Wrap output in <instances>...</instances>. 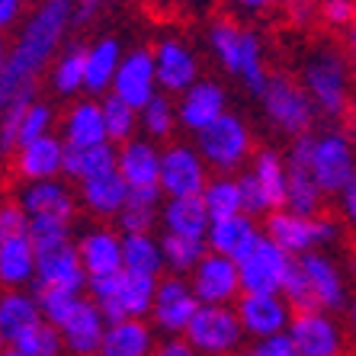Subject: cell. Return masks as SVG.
I'll return each instance as SVG.
<instances>
[{
    "mask_svg": "<svg viewBox=\"0 0 356 356\" xmlns=\"http://www.w3.org/2000/svg\"><path fill=\"white\" fill-rule=\"evenodd\" d=\"M33 292H35V298H39L42 318L49 324H55V327H61V324L81 308L83 298H87V296H81V292H58V289H33Z\"/></svg>",
    "mask_w": 356,
    "mask_h": 356,
    "instance_id": "obj_47",
    "label": "cell"
},
{
    "mask_svg": "<svg viewBox=\"0 0 356 356\" xmlns=\"http://www.w3.org/2000/svg\"><path fill=\"white\" fill-rule=\"evenodd\" d=\"M347 58H350V67H353V81H356V26L347 33Z\"/></svg>",
    "mask_w": 356,
    "mask_h": 356,
    "instance_id": "obj_58",
    "label": "cell"
},
{
    "mask_svg": "<svg viewBox=\"0 0 356 356\" xmlns=\"http://www.w3.org/2000/svg\"><path fill=\"white\" fill-rule=\"evenodd\" d=\"M202 202H206V212L212 222L244 216V190H241V180L238 177L216 174L209 180L206 193H202Z\"/></svg>",
    "mask_w": 356,
    "mask_h": 356,
    "instance_id": "obj_40",
    "label": "cell"
},
{
    "mask_svg": "<svg viewBox=\"0 0 356 356\" xmlns=\"http://www.w3.org/2000/svg\"><path fill=\"white\" fill-rule=\"evenodd\" d=\"M289 340L298 356H343L350 334L331 312H296Z\"/></svg>",
    "mask_w": 356,
    "mask_h": 356,
    "instance_id": "obj_16",
    "label": "cell"
},
{
    "mask_svg": "<svg viewBox=\"0 0 356 356\" xmlns=\"http://www.w3.org/2000/svg\"><path fill=\"white\" fill-rule=\"evenodd\" d=\"M260 109H264V119L270 122V129H276L292 141L302 135H312L318 122V109L305 93V87L298 83V77H289L282 71H273L266 90L260 93Z\"/></svg>",
    "mask_w": 356,
    "mask_h": 356,
    "instance_id": "obj_8",
    "label": "cell"
},
{
    "mask_svg": "<svg viewBox=\"0 0 356 356\" xmlns=\"http://www.w3.org/2000/svg\"><path fill=\"white\" fill-rule=\"evenodd\" d=\"M202 302L196 298L190 286V276H174L167 273L158 282V296H154V308H151V324L154 331L167 337H186L193 318L199 315Z\"/></svg>",
    "mask_w": 356,
    "mask_h": 356,
    "instance_id": "obj_14",
    "label": "cell"
},
{
    "mask_svg": "<svg viewBox=\"0 0 356 356\" xmlns=\"http://www.w3.org/2000/svg\"><path fill=\"white\" fill-rule=\"evenodd\" d=\"M39 99V77L19 74L0 61V113L7 109H26Z\"/></svg>",
    "mask_w": 356,
    "mask_h": 356,
    "instance_id": "obj_44",
    "label": "cell"
},
{
    "mask_svg": "<svg viewBox=\"0 0 356 356\" xmlns=\"http://www.w3.org/2000/svg\"><path fill=\"white\" fill-rule=\"evenodd\" d=\"M74 244L90 282L113 280V276L122 273V234H119V228L90 225L77 234Z\"/></svg>",
    "mask_w": 356,
    "mask_h": 356,
    "instance_id": "obj_22",
    "label": "cell"
},
{
    "mask_svg": "<svg viewBox=\"0 0 356 356\" xmlns=\"http://www.w3.org/2000/svg\"><path fill=\"white\" fill-rule=\"evenodd\" d=\"M154 67H158L161 93L167 97H183V93L202 81V65H199V51L193 49L183 35L170 33L161 35L154 45Z\"/></svg>",
    "mask_w": 356,
    "mask_h": 356,
    "instance_id": "obj_15",
    "label": "cell"
},
{
    "mask_svg": "<svg viewBox=\"0 0 356 356\" xmlns=\"http://www.w3.org/2000/svg\"><path fill=\"white\" fill-rule=\"evenodd\" d=\"M260 238H264V225L244 212V216L225 218V222H212L206 244L212 254H222L228 260H244Z\"/></svg>",
    "mask_w": 356,
    "mask_h": 356,
    "instance_id": "obj_32",
    "label": "cell"
},
{
    "mask_svg": "<svg viewBox=\"0 0 356 356\" xmlns=\"http://www.w3.org/2000/svg\"><path fill=\"white\" fill-rule=\"evenodd\" d=\"M71 26H74V0H39L23 17L17 35L0 61L19 74L42 81V74H49L51 61L65 49Z\"/></svg>",
    "mask_w": 356,
    "mask_h": 356,
    "instance_id": "obj_1",
    "label": "cell"
},
{
    "mask_svg": "<svg viewBox=\"0 0 356 356\" xmlns=\"http://www.w3.org/2000/svg\"><path fill=\"white\" fill-rule=\"evenodd\" d=\"M161 244H164V260H167V273L174 276H193L202 257L209 254L206 241L196 238H177V234H161Z\"/></svg>",
    "mask_w": 356,
    "mask_h": 356,
    "instance_id": "obj_42",
    "label": "cell"
},
{
    "mask_svg": "<svg viewBox=\"0 0 356 356\" xmlns=\"http://www.w3.org/2000/svg\"><path fill=\"white\" fill-rule=\"evenodd\" d=\"M161 161L164 145L138 135L119 148V174L129 183V190H161Z\"/></svg>",
    "mask_w": 356,
    "mask_h": 356,
    "instance_id": "obj_26",
    "label": "cell"
},
{
    "mask_svg": "<svg viewBox=\"0 0 356 356\" xmlns=\"http://www.w3.org/2000/svg\"><path fill=\"white\" fill-rule=\"evenodd\" d=\"M298 83L315 103L318 116L347 119L353 109V67H350L347 51L334 49V45H318L302 58L298 67Z\"/></svg>",
    "mask_w": 356,
    "mask_h": 356,
    "instance_id": "obj_4",
    "label": "cell"
},
{
    "mask_svg": "<svg viewBox=\"0 0 356 356\" xmlns=\"http://www.w3.org/2000/svg\"><path fill=\"white\" fill-rule=\"evenodd\" d=\"M125 49L116 35H103V39H93L87 45V87H83V97L103 99L113 93V83L122 67Z\"/></svg>",
    "mask_w": 356,
    "mask_h": 356,
    "instance_id": "obj_31",
    "label": "cell"
},
{
    "mask_svg": "<svg viewBox=\"0 0 356 356\" xmlns=\"http://www.w3.org/2000/svg\"><path fill=\"white\" fill-rule=\"evenodd\" d=\"M244 190V212L254 218L273 216L286 209V190H289V164L286 154L276 148H257L250 164L238 174Z\"/></svg>",
    "mask_w": 356,
    "mask_h": 356,
    "instance_id": "obj_7",
    "label": "cell"
},
{
    "mask_svg": "<svg viewBox=\"0 0 356 356\" xmlns=\"http://www.w3.org/2000/svg\"><path fill=\"white\" fill-rule=\"evenodd\" d=\"M61 122V116L55 113V106H51L49 99H35L33 106H26L23 119H19V148L23 145H33V141L39 138H49V135H55V125Z\"/></svg>",
    "mask_w": 356,
    "mask_h": 356,
    "instance_id": "obj_46",
    "label": "cell"
},
{
    "mask_svg": "<svg viewBox=\"0 0 356 356\" xmlns=\"http://www.w3.org/2000/svg\"><path fill=\"white\" fill-rule=\"evenodd\" d=\"M266 238H273L289 257H305V254H315V250H327L334 248L343 234V222L327 212L321 216H302V212H292V209H280L273 216H266L264 222Z\"/></svg>",
    "mask_w": 356,
    "mask_h": 356,
    "instance_id": "obj_6",
    "label": "cell"
},
{
    "mask_svg": "<svg viewBox=\"0 0 356 356\" xmlns=\"http://www.w3.org/2000/svg\"><path fill=\"white\" fill-rule=\"evenodd\" d=\"M241 13H266L273 7H286V0H232Z\"/></svg>",
    "mask_w": 356,
    "mask_h": 356,
    "instance_id": "obj_55",
    "label": "cell"
},
{
    "mask_svg": "<svg viewBox=\"0 0 356 356\" xmlns=\"http://www.w3.org/2000/svg\"><path fill=\"white\" fill-rule=\"evenodd\" d=\"M103 103V119H106V138L109 145L122 148L125 141H132L141 135V113L135 106H129L125 99H119L116 93L99 99Z\"/></svg>",
    "mask_w": 356,
    "mask_h": 356,
    "instance_id": "obj_41",
    "label": "cell"
},
{
    "mask_svg": "<svg viewBox=\"0 0 356 356\" xmlns=\"http://www.w3.org/2000/svg\"><path fill=\"white\" fill-rule=\"evenodd\" d=\"M154 356H202V353H196L186 337H167V340H161V347Z\"/></svg>",
    "mask_w": 356,
    "mask_h": 356,
    "instance_id": "obj_53",
    "label": "cell"
},
{
    "mask_svg": "<svg viewBox=\"0 0 356 356\" xmlns=\"http://www.w3.org/2000/svg\"><path fill=\"white\" fill-rule=\"evenodd\" d=\"M10 347L23 356H65L67 353L61 331L55 324L45 321V318H42L39 324H33V327H26L19 337H13Z\"/></svg>",
    "mask_w": 356,
    "mask_h": 356,
    "instance_id": "obj_45",
    "label": "cell"
},
{
    "mask_svg": "<svg viewBox=\"0 0 356 356\" xmlns=\"http://www.w3.org/2000/svg\"><path fill=\"white\" fill-rule=\"evenodd\" d=\"M234 308H238L241 327L254 343L289 334L292 318H296V308L286 302L282 292H244Z\"/></svg>",
    "mask_w": 356,
    "mask_h": 356,
    "instance_id": "obj_18",
    "label": "cell"
},
{
    "mask_svg": "<svg viewBox=\"0 0 356 356\" xmlns=\"http://www.w3.org/2000/svg\"><path fill=\"white\" fill-rule=\"evenodd\" d=\"M161 209H164L161 190H132L116 218L119 234H154V228H161Z\"/></svg>",
    "mask_w": 356,
    "mask_h": 356,
    "instance_id": "obj_38",
    "label": "cell"
},
{
    "mask_svg": "<svg viewBox=\"0 0 356 356\" xmlns=\"http://www.w3.org/2000/svg\"><path fill=\"white\" fill-rule=\"evenodd\" d=\"M29 232V218L26 212L19 209V202L13 196L3 199L0 206V238H10V234H26Z\"/></svg>",
    "mask_w": 356,
    "mask_h": 356,
    "instance_id": "obj_50",
    "label": "cell"
},
{
    "mask_svg": "<svg viewBox=\"0 0 356 356\" xmlns=\"http://www.w3.org/2000/svg\"><path fill=\"white\" fill-rule=\"evenodd\" d=\"M212 180V167L193 141H167L161 161V193L164 199L202 196Z\"/></svg>",
    "mask_w": 356,
    "mask_h": 356,
    "instance_id": "obj_12",
    "label": "cell"
},
{
    "mask_svg": "<svg viewBox=\"0 0 356 356\" xmlns=\"http://www.w3.org/2000/svg\"><path fill=\"white\" fill-rule=\"evenodd\" d=\"M90 280L81 264L77 244H65V248L45 250L39 254V276H35L33 289H58V292H87Z\"/></svg>",
    "mask_w": 356,
    "mask_h": 356,
    "instance_id": "obj_28",
    "label": "cell"
},
{
    "mask_svg": "<svg viewBox=\"0 0 356 356\" xmlns=\"http://www.w3.org/2000/svg\"><path fill=\"white\" fill-rule=\"evenodd\" d=\"M158 282L148 276L135 273H119L113 280H99L87 286V296L99 305V312L106 315V321H151V308H154V296H158Z\"/></svg>",
    "mask_w": 356,
    "mask_h": 356,
    "instance_id": "obj_9",
    "label": "cell"
},
{
    "mask_svg": "<svg viewBox=\"0 0 356 356\" xmlns=\"http://www.w3.org/2000/svg\"><path fill=\"white\" fill-rule=\"evenodd\" d=\"M312 170H315L318 183H321V190L327 196L343 193L356 180V138L340 125L315 132Z\"/></svg>",
    "mask_w": 356,
    "mask_h": 356,
    "instance_id": "obj_10",
    "label": "cell"
},
{
    "mask_svg": "<svg viewBox=\"0 0 356 356\" xmlns=\"http://www.w3.org/2000/svg\"><path fill=\"white\" fill-rule=\"evenodd\" d=\"M0 356H23V353H17L13 347H3V353H0Z\"/></svg>",
    "mask_w": 356,
    "mask_h": 356,
    "instance_id": "obj_59",
    "label": "cell"
},
{
    "mask_svg": "<svg viewBox=\"0 0 356 356\" xmlns=\"http://www.w3.org/2000/svg\"><path fill=\"white\" fill-rule=\"evenodd\" d=\"M113 93L119 99H125L129 106L141 109L148 106L151 99L161 93L158 83V67H154V51L138 45V49H125L122 67L116 74V83H113Z\"/></svg>",
    "mask_w": 356,
    "mask_h": 356,
    "instance_id": "obj_24",
    "label": "cell"
},
{
    "mask_svg": "<svg viewBox=\"0 0 356 356\" xmlns=\"http://www.w3.org/2000/svg\"><path fill=\"white\" fill-rule=\"evenodd\" d=\"M312 145L315 132L302 135L286 151V164H289V190H286V209L302 212V216H321L327 193L321 190L315 170H312Z\"/></svg>",
    "mask_w": 356,
    "mask_h": 356,
    "instance_id": "obj_17",
    "label": "cell"
},
{
    "mask_svg": "<svg viewBox=\"0 0 356 356\" xmlns=\"http://www.w3.org/2000/svg\"><path fill=\"white\" fill-rule=\"evenodd\" d=\"M10 196L19 202L29 222H77V186L71 180H42V183H17V190Z\"/></svg>",
    "mask_w": 356,
    "mask_h": 356,
    "instance_id": "obj_13",
    "label": "cell"
},
{
    "mask_svg": "<svg viewBox=\"0 0 356 356\" xmlns=\"http://www.w3.org/2000/svg\"><path fill=\"white\" fill-rule=\"evenodd\" d=\"M209 228H212V218H209V212H206L202 196L164 199V209H161V234L206 241Z\"/></svg>",
    "mask_w": 356,
    "mask_h": 356,
    "instance_id": "obj_33",
    "label": "cell"
},
{
    "mask_svg": "<svg viewBox=\"0 0 356 356\" xmlns=\"http://www.w3.org/2000/svg\"><path fill=\"white\" fill-rule=\"evenodd\" d=\"M119 167V148L116 145H97V148H67V161H65V180L77 183L99 177L106 170Z\"/></svg>",
    "mask_w": 356,
    "mask_h": 356,
    "instance_id": "obj_39",
    "label": "cell"
},
{
    "mask_svg": "<svg viewBox=\"0 0 356 356\" xmlns=\"http://www.w3.org/2000/svg\"><path fill=\"white\" fill-rule=\"evenodd\" d=\"M42 321V308L33 289H7L0 298V340L3 347L13 343V337Z\"/></svg>",
    "mask_w": 356,
    "mask_h": 356,
    "instance_id": "obj_37",
    "label": "cell"
},
{
    "mask_svg": "<svg viewBox=\"0 0 356 356\" xmlns=\"http://www.w3.org/2000/svg\"><path fill=\"white\" fill-rule=\"evenodd\" d=\"M228 90L225 83L202 77L196 87L177 97V116H180V129L196 138L199 132H206L209 125H216L222 116H228Z\"/></svg>",
    "mask_w": 356,
    "mask_h": 356,
    "instance_id": "obj_23",
    "label": "cell"
},
{
    "mask_svg": "<svg viewBox=\"0 0 356 356\" xmlns=\"http://www.w3.org/2000/svg\"><path fill=\"white\" fill-rule=\"evenodd\" d=\"M321 23L350 33L356 26V0H321Z\"/></svg>",
    "mask_w": 356,
    "mask_h": 356,
    "instance_id": "obj_48",
    "label": "cell"
},
{
    "mask_svg": "<svg viewBox=\"0 0 356 356\" xmlns=\"http://www.w3.org/2000/svg\"><path fill=\"white\" fill-rule=\"evenodd\" d=\"M58 135L67 141V148H97L106 145V119H103V103L93 97L71 99L61 113Z\"/></svg>",
    "mask_w": 356,
    "mask_h": 356,
    "instance_id": "obj_25",
    "label": "cell"
},
{
    "mask_svg": "<svg viewBox=\"0 0 356 356\" xmlns=\"http://www.w3.org/2000/svg\"><path fill=\"white\" fill-rule=\"evenodd\" d=\"M334 199H337V216L343 222V228H353L356 232V180L343 193H337Z\"/></svg>",
    "mask_w": 356,
    "mask_h": 356,
    "instance_id": "obj_52",
    "label": "cell"
},
{
    "mask_svg": "<svg viewBox=\"0 0 356 356\" xmlns=\"http://www.w3.org/2000/svg\"><path fill=\"white\" fill-rule=\"evenodd\" d=\"M241 356H298L296 347H292L289 334H280V337H270V340H257V343H250L248 350Z\"/></svg>",
    "mask_w": 356,
    "mask_h": 356,
    "instance_id": "obj_51",
    "label": "cell"
},
{
    "mask_svg": "<svg viewBox=\"0 0 356 356\" xmlns=\"http://www.w3.org/2000/svg\"><path fill=\"white\" fill-rule=\"evenodd\" d=\"M241 266V282H244V292H282L286 280H289L296 257H289L286 250L276 244L273 238H264L254 244L244 260H238Z\"/></svg>",
    "mask_w": 356,
    "mask_h": 356,
    "instance_id": "obj_19",
    "label": "cell"
},
{
    "mask_svg": "<svg viewBox=\"0 0 356 356\" xmlns=\"http://www.w3.org/2000/svg\"><path fill=\"white\" fill-rule=\"evenodd\" d=\"M186 340L202 356H241L248 334L234 305H202L186 331Z\"/></svg>",
    "mask_w": 356,
    "mask_h": 356,
    "instance_id": "obj_11",
    "label": "cell"
},
{
    "mask_svg": "<svg viewBox=\"0 0 356 356\" xmlns=\"http://www.w3.org/2000/svg\"><path fill=\"white\" fill-rule=\"evenodd\" d=\"M49 87L58 97H77L81 99L83 87H87V45L83 42H71L61 49V55L51 61L49 67Z\"/></svg>",
    "mask_w": 356,
    "mask_h": 356,
    "instance_id": "obj_35",
    "label": "cell"
},
{
    "mask_svg": "<svg viewBox=\"0 0 356 356\" xmlns=\"http://www.w3.org/2000/svg\"><path fill=\"white\" fill-rule=\"evenodd\" d=\"M19 3H26V0H19Z\"/></svg>",
    "mask_w": 356,
    "mask_h": 356,
    "instance_id": "obj_61",
    "label": "cell"
},
{
    "mask_svg": "<svg viewBox=\"0 0 356 356\" xmlns=\"http://www.w3.org/2000/svg\"><path fill=\"white\" fill-rule=\"evenodd\" d=\"M129 193L132 190H129V183L122 180L119 167L77 183V202H81L83 212L90 218H97V222H116L125 206V199H129Z\"/></svg>",
    "mask_w": 356,
    "mask_h": 356,
    "instance_id": "obj_27",
    "label": "cell"
},
{
    "mask_svg": "<svg viewBox=\"0 0 356 356\" xmlns=\"http://www.w3.org/2000/svg\"><path fill=\"white\" fill-rule=\"evenodd\" d=\"M122 270L148 280L167 276L164 244L158 234H122Z\"/></svg>",
    "mask_w": 356,
    "mask_h": 356,
    "instance_id": "obj_36",
    "label": "cell"
},
{
    "mask_svg": "<svg viewBox=\"0 0 356 356\" xmlns=\"http://www.w3.org/2000/svg\"><path fill=\"white\" fill-rule=\"evenodd\" d=\"M282 296L296 312H331V315L347 312V305L353 302L350 280L331 250H315L298 257L282 286Z\"/></svg>",
    "mask_w": 356,
    "mask_h": 356,
    "instance_id": "obj_2",
    "label": "cell"
},
{
    "mask_svg": "<svg viewBox=\"0 0 356 356\" xmlns=\"http://www.w3.org/2000/svg\"><path fill=\"white\" fill-rule=\"evenodd\" d=\"M209 55L228 77L241 81V87L260 99L273 71L266 67V49L257 29L238 19H216L206 33Z\"/></svg>",
    "mask_w": 356,
    "mask_h": 356,
    "instance_id": "obj_3",
    "label": "cell"
},
{
    "mask_svg": "<svg viewBox=\"0 0 356 356\" xmlns=\"http://www.w3.org/2000/svg\"><path fill=\"white\" fill-rule=\"evenodd\" d=\"M103 3L106 0H74V26H87L90 19H97Z\"/></svg>",
    "mask_w": 356,
    "mask_h": 356,
    "instance_id": "obj_54",
    "label": "cell"
},
{
    "mask_svg": "<svg viewBox=\"0 0 356 356\" xmlns=\"http://www.w3.org/2000/svg\"><path fill=\"white\" fill-rule=\"evenodd\" d=\"M65 161H67V141L55 132L49 138H39L33 145L17 148L7 164L10 174L17 177V183H42L65 177Z\"/></svg>",
    "mask_w": 356,
    "mask_h": 356,
    "instance_id": "obj_21",
    "label": "cell"
},
{
    "mask_svg": "<svg viewBox=\"0 0 356 356\" xmlns=\"http://www.w3.org/2000/svg\"><path fill=\"white\" fill-rule=\"evenodd\" d=\"M282 10L296 29H308L312 23H321V0H286Z\"/></svg>",
    "mask_w": 356,
    "mask_h": 356,
    "instance_id": "obj_49",
    "label": "cell"
},
{
    "mask_svg": "<svg viewBox=\"0 0 356 356\" xmlns=\"http://www.w3.org/2000/svg\"><path fill=\"white\" fill-rule=\"evenodd\" d=\"M174 129H180V116H177V99L158 93L148 106L141 109V135L151 141H167L174 135Z\"/></svg>",
    "mask_w": 356,
    "mask_h": 356,
    "instance_id": "obj_43",
    "label": "cell"
},
{
    "mask_svg": "<svg viewBox=\"0 0 356 356\" xmlns=\"http://www.w3.org/2000/svg\"><path fill=\"white\" fill-rule=\"evenodd\" d=\"M190 286L202 305H238L244 296L238 260H228L222 254H212V250L193 270Z\"/></svg>",
    "mask_w": 356,
    "mask_h": 356,
    "instance_id": "obj_20",
    "label": "cell"
},
{
    "mask_svg": "<svg viewBox=\"0 0 356 356\" xmlns=\"http://www.w3.org/2000/svg\"><path fill=\"white\" fill-rule=\"evenodd\" d=\"M158 347V331L151 321H113L99 356H154Z\"/></svg>",
    "mask_w": 356,
    "mask_h": 356,
    "instance_id": "obj_34",
    "label": "cell"
},
{
    "mask_svg": "<svg viewBox=\"0 0 356 356\" xmlns=\"http://www.w3.org/2000/svg\"><path fill=\"white\" fill-rule=\"evenodd\" d=\"M353 276H356V257H353Z\"/></svg>",
    "mask_w": 356,
    "mask_h": 356,
    "instance_id": "obj_60",
    "label": "cell"
},
{
    "mask_svg": "<svg viewBox=\"0 0 356 356\" xmlns=\"http://www.w3.org/2000/svg\"><path fill=\"white\" fill-rule=\"evenodd\" d=\"M343 327H347V334H350V340L356 343V298L347 305V312H343Z\"/></svg>",
    "mask_w": 356,
    "mask_h": 356,
    "instance_id": "obj_57",
    "label": "cell"
},
{
    "mask_svg": "<svg viewBox=\"0 0 356 356\" xmlns=\"http://www.w3.org/2000/svg\"><path fill=\"white\" fill-rule=\"evenodd\" d=\"M106 327H109L106 315H103L97 302L87 296L81 302V308L61 324L58 331H61V337H65V350L71 356H99Z\"/></svg>",
    "mask_w": 356,
    "mask_h": 356,
    "instance_id": "obj_29",
    "label": "cell"
},
{
    "mask_svg": "<svg viewBox=\"0 0 356 356\" xmlns=\"http://www.w3.org/2000/svg\"><path fill=\"white\" fill-rule=\"evenodd\" d=\"M19 10H23L19 0H0V26H3V29H13L19 19Z\"/></svg>",
    "mask_w": 356,
    "mask_h": 356,
    "instance_id": "obj_56",
    "label": "cell"
},
{
    "mask_svg": "<svg viewBox=\"0 0 356 356\" xmlns=\"http://www.w3.org/2000/svg\"><path fill=\"white\" fill-rule=\"evenodd\" d=\"M39 276V250L29 232L0 238V282L3 289H33Z\"/></svg>",
    "mask_w": 356,
    "mask_h": 356,
    "instance_id": "obj_30",
    "label": "cell"
},
{
    "mask_svg": "<svg viewBox=\"0 0 356 356\" xmlns=\"http://www.w3.org/2000/svg\"><path fill=\"white\" fill-rule=\"evenodd\" d=\"M193 145L206 158V164L212 167V174H222V177H238L250 164V158L257 154L254 129H250V122L241 113L222 116L216 125H209L206 132H199L193 138Z\"/></svg>",
    "mask_w": 356,
    "mask_h": 356,
    "instance_id": "obj_5",
    "label": "cell"
}]
</instances>
